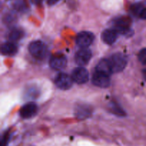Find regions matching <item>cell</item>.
Masks as SVG:
<instances>
[{
  "instance_id": "6da1fadb",
  "label": "cell",
  "mask_w": 146,
  "mask_h": 146,
  "mask_svg": "<svg viewBox=\"0 0 146 146\" xmlns=\"http://www.w3.org/2000/svg\"><path fill=\"white\" fill-rule=\"evenodd\" d=\"M30 54L37 59H44L47 56L48 49L42 41H35L30 44L29 46Z\"/></svg>"
},
{
  "instance_id": "7a4b0ae2",
  "label": "cell",
  "mask_w": 146,
  "mask_h": 146,
  "mask_svg": "<svg viewBox=\"0 0 146 146\" xmlns=\"http://www.w3.org/2000/svg\"><path fill=\"white\" fill-rule=\"evenodd\" d=\"M113 72L118 73L123 71L125 68L128 63L127 57L122 53H116L113 54L109 58Z\"/></svg>"
},
{
  "instance_id": "3957f363",
  "label": "cell",
  "mask_w": 146,
  "mask_h": 146,
  "mask_svg": "<svg viewBox=\"0 0 146 146\" xmlns=\"http://www.w3.org/2000/svg\"><path fill=\"white\" fill-rule=\"evenodd\" d=\"M130 20L127 18H118L114 21V29L123 35H131V29L129 27Z\"/></svg>"
},
{
  "instance_id": "277c9868",
  "label": "cell",
  "mask_w": 146,
  "mask_h": 146,
  "mask_svg": "<svg viewBox=\"0 0 146 146\" xmlns=\"http://www.w3.org/2000/svg\"><path fill=\"white\" fill-rule=\"evenodd\" d=\"M94 40V35L89 31H82L76 37V44L81 48H86L89 46Z\"/></svg>"
},
{
  "instance_id": "5b68a950",
  "label": "cell",
  "mask_w": 146,
  "mask_h": 146,
  "mask_svg": "<svg viewBox=\"0 0 146 146\" xmlns=\"http://www.w3.org/2000/svg\"><path fill=\"white\" fill-rule=\"evenodd\" d=\"M110 76L96 71L92 77V82L95 86L101 88H107L110 86Z\"/></svg>"
},
{
  "instance_id": "8992f818",
  "label": "cell",
  "mask_w": 146,
  "mask_h": 146,
  "mask_svg": "<svg viewBox=\"0 0 146 146\" xmlns=\"http://www.w3.org/2000/svg\"><path fill=\"white\" fill-rule=\"evenodd\" d=\"M73 82L74 80L72 77L64 73L58 74L55 79V84L56 86L63 90L69 89L72 86Z\"/></svg>"
},
{
  "instance_id": "52a82bcc",
  "label": "cell",
  "mask_w": 146,
  "mask_h": 146,
  "mask_svg": "<svg viewBox=\"0 0 146 146\" xmlns=\"http://www.w3.org/2000/svg\"><path fill=\"white\" fill-rule=\"evenodd\" d=\"M72 78L74 82L79 84L86 83L89 78L88 71L84 67H78L75 68L72 73Z\"/></svg>"
},
{
  "instance_id": "ba28073f",
  "label": "cell",
  "mask_w": 146,
  "mask_h": 146,
  "mask_svg": "<svg viewBox=\"0 0 146 146\" xmlns=\"http://www.w3.org/2000/svg\"><path fill=\"white\" fill-rule=\"evenodd\" d=\"M91 56H92V53L89 49H88L87 48H82L76 54V63L79 66H84L86 65L89 62Z\"/></svg>"
},
{
  "instance_id": "9c48e42d",
  "label": "cell",
  "mask_w": 146,
  "mask_h": 146,
  "mask_svg": "<svg viewBox=\"0 0 146 146\" xmlns=\"http://www.w3.org/2000/svg\"><path fill=\"white\" fill-rule=\"evenodd\" d=\"M38 108L34 103H29L20 110V115L23 118H30L36 114Z\"/></svg>"
},
{
  "instance_id": "30bf717a",
  "label": "cell",
  "mask_w": 146,
  "mask_h": 146,
  "mask_svg": "<svg viewBox=\"0 0 146 146\" xmlns=\"http://www.w3.org/2000/svg\"><path fill=\"white\" fill-rule=\"evenodd\" d=\"M50 66L55 70H62L66 66L67 59L65 56L58 55L51 57L49 61Z\"/></svg>"
},
{
  "instance_id": "8fae6325",
  "label": "cell",
  "mask_w": 146,
  "mask_h": 146,
  "mask_svg": "<svg viewBox=\"0 0 146 146\" xmlns=\"http://www.w3.org/2000/svg\"><path fill=\"white\" fill-rule=\"evenodd\" d=\"M118 34L116 30L114 29H106L102 33V40L107 44H113L118 38Z\"/></svg>"
},
{
  "instance_id": "7c38bea8",
  "label": "cell",
  "mask_w": 146,
  "mask_h": 146,
  "mask_svg": "<svg viewBox=\"0 0 146 146\" xmlns=\"http://www.w3.org/2000/svg\"><path fill=\"white\" fill-rule=\"evenodd\" d=\"M96 71H99V72L104 73V74H107L110 76L113 72L112 68H111V64L108 59H102L99 61L96 66Z\"/></svg>"
},
{
  "instance_id": "4fadbf2b",
  "label": "cell",
  "mask_w": 146,
  "mask_h": 146,
  "mask_svg": "<svg viewBox=\"0 0 146 146\" xmlns=\"http://www.w3.org/2000/svg\"><path fill=\"white\" fill-rule=\"evenodd\" d=\"M1 54L6 56H14L17 52V47L14 43L6 42L1 45Z\"/></svg>"
},
{
  "instance_id": "5bb4252c",
  "label": "cell",
  "mask_w": 146,
  "mask_h": 146,
  "mask_svg": "<svg viewBox=\"0 0 146 146\" xmlns=\"http://www.w3.org/2000/svg\"><path fill=\"white\" fill-rule=\"evenodd\" d=\"M24 35V32L21 31V29H13L12 31L10 32L9 34V38L11 41H18V40L21 39Z\"/></svg>"
},
{
  "instance_id": "9a60e30c",
  "label": "cell",
  "mask_w": 146,
  "mask_h": 146,
  "mask_svg": "<svg viewBox=\"0 0 146 146\" xmlns=\"http://www.w3.org/2000/svg\"><path fill=\"white\" fill-rule=\"evenodd\" d=\"M143 9V7L141 4H135L131 7V12L135 15L139 16L140 13L142 11Z\"/></svg>"
},
{
  "instance_id": "2e32d148",
  "label": "cell",
  "mask_w": 146,
  "mask_h": 146,
  "mask_svg": "<svg viewBox=\"0 0 146 146\" xmlns=\"http://www.w3.org/2000/svg\"><path fill=\"white\" fill-rule=\"evenodd\" d=\"M138 59L143 64L146 65V48H143L138 54Z\"/></svg>"
},
{
  "instance_id": "e0dca14e",
  "label": "cell",
  "mask_w": 146,
  "mask_h": 146,
  "mask_svg": "<svg viewBox=\"0 0 146 146\" xmlns=\"http://www.w3.org/2000/svg\"><path fill=\"white\" fill-rule=\"evenodd\" d=\"M111 108H112V110H113V111L114 112V113L118 114V115H123L124 114L123 111L121 109V108H120V107H118L117 105H115V104H113V106L111 107Z\"/></svg>"
},
{
  "instance_id": "ac0fdd59",
  "label": "cell",
  "mask_w": 146,
  "mask_h": 146,
  "mask_svg": "<svg viewBox=\"0 0 146 146\" xmlns=\"http://www.w3.org/2000/svg\"><path fill=\"white\" fill-rule=\"evenodd\" d=\"M139 17L141 19L146 20V8L143 9L142 11H141V13H140Z\"/></svg>"
},
{
  "instance_id": "d6986e66",
  "label": "cell",
  "mask_w": 146,
  "mask_h": 146,
  "mask_svg": "<svg viewBox=\"0 0 146 146\" xmlns=\"http://www.w3.org/2000/svg\"><path fill=\"white\" fill-rule=\"evenodd\" d=\"M7 140H8V135H6V134H5L4 138L2 139V141H1V146H6V145H7Z\"/></svg>"
},
{
  "instance_id": "ffe728a7",
  "label": "cell",
  "mask_w": 146,
  "mask_h": 146,
  "mask_svg": "<svg viewBox=\"0 0 146 146\" xmlns=\"http://www.w3.org/2000/svg\"><path fill=\"white\" fill-rule=\"evenodd\" d=\"M59 0H46V2L48 5H54L55 4H56Z\"/></svg>"
},
{
  "instance_id": "44dd1931",
  "label": "cell",
  "mask_w": 146,
  "mask_h": 146,
  "mask_svg": "<svg viewBox=\"0 0 146 146\" xmlns=\"http://www.w3.org/2000/svg\"><path fill=\"white\" fill-rule=\"evenodd\" d=\"M31 2L34 4H36V5H39V4H41L43 0H31Z\"/></svg>"
},
{
  "instance_id": "7402d4cb",
  "label": "cell",
  "mask_w": 146,
  "mask_h": 146,
  "mask_svg": "<svg viewBox=\"0 0 146 146\" xmlns=\"http://www.w3.org/2000/svg\"><path fill=\"white\" fill-rule=\"evenodd\" d=\"M143 76L145 77V78L146 79V70H144L143 71Z\"/></svg>"
}]
</instances>
